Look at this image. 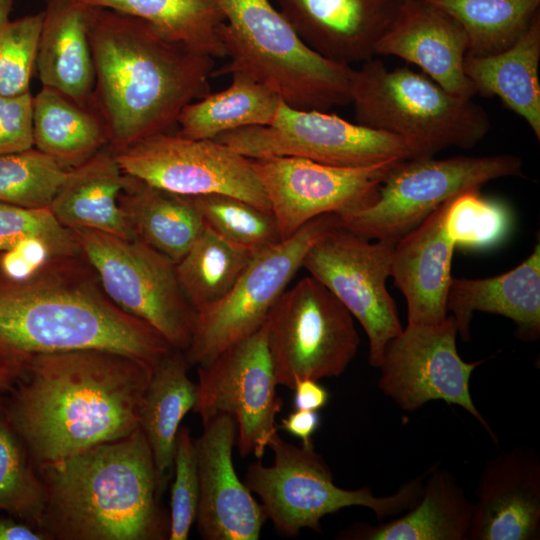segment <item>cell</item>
Returning a JSON list of instances; mask_svg holds the SVG:
<instances>
[{"mask_svg": "<svg viewBox=\"0 0 540 540\" xmlns=\"http://www.w3.org/2000/svg\"><path fill=\"white\" fill-rule=\"evenodd\" d=\"M20 370L0 402L35 466L131 434L152 373L146 363L99 349L35 355Z\"/></svg>", "mask_w": 540, "mask_h": 540, "instance_id": "1", "label": "cell"}, {"mask_svg": "<svg viewBox=\"0 0 540 540\" xmlns=\"http://www.w3.org/2000/svg\"><path fill=\"white\" fill-rule=\"evenodd\" d=\"M86 21L95 68L91 108L115 152L170 132L186 105L210 93L213 57L112 9L86 5Z\"/></svg>", "mask_w": 540, "mask_h": 540, "instance_id": "2", "label": "cell"}, {"mask_svg": "<svg viewBox=\"0 0 540 540\" xmlns=\"http://www.w3.org/2000/svg\"><path fill=\"white\" fill-rule=\"evenodd\" d=\"M4 277L0 358L19 370L32 356L82 349L123 354L153 368L174 349L107 297L81 254L49 258L23 279Z\"/></svg>", "mask_w": 540, "mask_h": 540, "instance_id": "3", "label": "cell"}, {"mask_svg": "<svg viewBox=\"0 0 540 540\" xmlns=\"http://www.w3.org/2000/svg\"><path fill=\"white\" fill-rule=\"evenodd\" d=\"M45 489L40 530L48 540H164L170 518L151 448L128 436L35 466Z\"/></svg>", "mask_w": 540, "mask_h": 540, "instance_id": "4", "label": "cell"}, {"mask_svg": "<svg viewBox=\"0 0 540 540\" xmlns=\"http://www.w3.org/2000/svg\"><path fill=\"white\" fill-rule=\"evenodd\" d=\"M224 21L218 35L228 64L214 75L243 72L297 109L321 110L351 102V65L309 48L270 0H214Z\"/></svg>", "mask_w": 540, "mask_h": 540, "instance_id": "5", "label": "cell"}, {"mask_svg": "<svg viewBox=\"0 0 540 540\" xmlns=\"http://www.w3.org/2000/svg\"><path fill=\"white\" fill-rule=\"evenodd\" d=\"M351 102L356 123L402 138L412 158L449 147L471 149L489 132L487 113L406 67L389 70L374 57L354 69Z\"/></svg>", "mask_w": 540, "mask_h": 540, "instance_id": "6", "label": "cell"}, {"mask_svg": "<svg viewBox=\"0 0 540 540\" xmlns=\"http://www.w3.org/2000/svg\"><path fill=\"white\" fill-rule=\"evenodd\" d=\"M268 447L273 464L265 466L260 459L251 463L244 483L260 497L267 518L285 536L295 537L303 528L321 532L320 520L345 507L369 508L381 520L409 510L422 495L423 476L380 497L369 487L348 490L335 485L332 471L313 446L293 445L276 432Z\"/></svg>", "mask_w": 540, "mask_h": 540, "instance_id": "7", "label": "cell"}, {"mask_svg": "<svg viewBox=\"0 0 540 540\" xmlns=\"http://www.w3.org/2000/svg\"><path fill=\"white\" fill-rule=\"evenodd\" d=\"M522 174V159L511 154L404 159L390 170L375 202L339 216V225L369 240L396 243L459 193Z\"/></svg>", "mask_w": 540, "mask_h": 540, "instance_id": "8", "label": "cell"}, {"mask_svg": "<svg viewBox=\"0 0 540 540\" xmlns=\"http://www.w3.org/2000/svg\"><path fill=\"white\" fill-rule=\"evenodd\" d=\"M71 230L107 297L184 352L192 338L196 310L180 287L175 263L137 238L88 228Z\"/></svg>", "mask_w": 540, "mask_h": 540, "instance_id": "9", "label": "cell"}, {"mask_svg": "<svg viewBox=\"0 0 540 540\" xmlns=\"http://www.w3.org/2000/svg\"><path fill=\"white\" fill-rule=\"evenodd\" d=\"M354 317L319 280L286 289L268 316V349L277 385L342 374L357 354Z\"/></svg>", "mask_w": 540, "mask_h": 540, "instance_id": "10", "label": "cell"}, {"mask_svg": "<svg viewBox=\"0 0 540 540\" xmlns=\"http://www.w3.org/2000/svg\"><path fill=\"white\" fill-rule=\"evenodd\" d=\"M337 214L320 215L292 236L256 253L229 292L196 310L192 338L184 351L190 365H206L267 320L308 250L340 226Z\"/></svg>", "mask_w": 540, "mask_h": 540, "instance_id": "11", "label": "cell"}, {"mask_svg": "<svg viewBox=\"0 0 540 540\" xmlns=\"http://www.w3.org/2000/svg\"><path fill=\"white\" fill-rule=\"evenodd\" d=\"M214 140L250 159L290 156L353 167L412 158L408 144L396 135L283 101L271 124L235 129Z\"/></svg>", "mask_w": 540, "mask_h": 540, "instance_id": "12", "label": "cell"}, {"mask_svg": "<svg viewBox=\"0 0 540 540\" xmlns=\"http://www.w3.org/2000/svg\"><path fill=\"white\" fill-rule=\"evenodd\" d=\"M197 374L193 411L202 423L231 416L240 455L254 453L261 459L278 430L275 417L282 408L268 349V318L256 332L198 366Z\"/></svg>", "mask_w": 540, "mask_h": 540, "instance_id": "13", "label": "cell"}, {"mask_svg": "<svg viewBox=\"0 0 540 540\" xmlns=\"http://www.w3.org/2000/svg\"><path fill=\"white\" fill-rule=\"evenodd\" d=\"M394 245L371 242L338 226L322 236L302 262L361 324L369 342L368 362L375 368L381 365L387 343L403 329L386 287Z\"/></svg>", "mask_w": 540, "mask_h": 540, "instance_id": "14", "label": "cell"}, {"mask_svg": "<svg viewBox=\"0 0 540 540\" xmlns=\"http://www.w3.org/2000/svg\"><path fill=\"white\" fill-rule=\"evenodd\" d=\"M122 171L156 188L184 196L222 194L271 212L247 158L214 139L159 133L116 152Z\"/></svg>", "mask_w": 540, "mask_h": 540, "instance_id": "15", "label": "cell"}, {"mask_svg": "<svg viewBox=\"0 0 540 540\" xmlns=\"http://www.w3.org/2000/svg\"><path fill=\"white\" fill-rule=\"evenodd\" d=\"M401 160L350 167L274 156L251 163L283 240L320 215L341 217L372 205L384 179Z\"/></svg>", "mask_w": 540, "mask_h": 540, "instance_id": "16", "label": "cell"}, {"mask_svg": "<svg viewBox=\"0 0 540 540\" xmlns=\"http://www.w3.org/2000/svg\"><path fill=\"white\" fill-rule=\"evenodd\" d=\"M453 316L433 325H407L385 348L378 385L406 411L429 401L459 405L474 416L496 443L497 436L470 395L473 371L483 361L467 363L459 356Z\"/></svg>", "mask_w": 540, "mask_h": 540, "instance_id": "17", "label": "cell"}, {"mask_svg": "<svg viewBox=\"0 0 540 540\" xmlns=\"http://www.w3.org/2000/svg\"><path fill=\"white\" fill-rule=\"evenodd\" d=\"M203 427L195 440L199 479L197 531L205 540H257L267 515L234 469L235 420L222 414Z\"/></svg>", "mask_w": 540, "mask_h": 540, "instance_id": "18", "label": "cell"}, {"mask_svg": "<svg viewBox=\"0 0 540 540\" xmlns=\"http://www.w3.org/2000/svg\"><path fill=\"white\" fill-rule=\"evenodd\" d=\"M540 538V459L528 446L499 453L477 482L467 540Z\"/></svg>", "mask_w": 540, "mask_h": 540, "instance_id": "19", "label": "cell"}, {"mask_svg": "<svg viewBox=\"0 0 540 540\" xmlns=\"http://www.w3.org/2000/svg\"><path fill=\"white\" fill-rule=\"evenodd\" d=\"M300 39L344 64L365 62L405 0H274Z\"/></svg>", "mask_w": 540, "mask_h": 540, "instance_id": "20", "label": "cell"}, {"mask_svg": "<svg viewBox=\"0 0 540 540\" xmlns=\"http://www.w3.org/2000/svg\"><path fill=\"white\" fill-rule=\"evenodd\" d=\"M468 51V36L455 19L420 0H405L375 55L399 57L450 94L472 99L477 91L464 71Z\"/></svg>", "mask_w": 540, "mask_h": 540, "instance_id": "21", "label": "cell"}, {"mask_svg": "<svg viewBox=\"0 0 540 540\" xmlns=\"http://www.w3.org/2000/svg\"><path fill=\"white\" fill-rule=\"evenodd\" d=\"M447 202L394 245L391 276L406 299L407 325H433L448 315L446 298L456 246L444 227Z\"/></svg>", "mask_w": 540, "mask_h": 540, "instance_id": "22", "label": "cell"}, {"mask_svg": "<svg viewBox=\"0 0 540 540\" xmlns=\"http://www.w3.org/2000/svg\"><path fill=\"white\" fill-rule=\"evenodd\" d=\"M463 341L470 339L475 311L505 316L517 325V336L536 340L540 334V244L521 264L488 278H452L446 298Z\"/></svg>", "mask_w": 540, "mask_h": 540, "instance_id": "23", "label": "cell"}, {"mask_svg": "<svg viewBox=\"0 0 540 540\" xmlns=\"http://www.w3.org/2000/svg\"><path fill=\"white\" fill-rule=\"evenodd\" d=\"M36 66L42 87L91 108L95 68L86 5L78 0H45Z\"/></svg>", "mask_w": 540, "mask_h": 540, "instance_id": "24", "label": "cell"}, {"mask_svg": "<svg viewBox=\"0 0 540 540\" xmlns=\"http://www.w3.org/2000/svg\"><path fill=\"white\" fill-rule=\"evenodd\" d=\"M126 180L116 152L108 145L70 170L50 209L69 229L88 228L135 238L119 205Z\"/></svg>", "mask_w": 540, "mask_h": 540, "instance_id": "25", "label": "cell"}, {"mask_svg": "<svg viewBox=\"0 0 540 540\" xmlns=\"http://www.w3.org/2000/svg\"><path fill=\"white\" fill-rule=\"evenodd\" d=\"M540 12L520 37L504 50L467 54L464 71L477 94L497 96L522 117L540 140Z\"/></svg>", "mask_w": 540, "mask_h": 540, "instance_id": "26", "label": "cell"}, {"mask_svg": "<svg viewBox=\"0 0 540 540\" xmlns=\"http://www.w3.org/2000/svg\"><path fill=\"white\" fill-rule=\"evenodd\" d=\"M474 503L446 469L430 473L419 501L397 519L359 523L341 533L358 540H467Z\"/></svg>", "mask_w": 540, "mask_h": 540, "instance_id": "27", "label": "cell"}, {"mask_svg": "<svg viewBox=\"0 0 540 540\" xmlns=\"http://www.w3.org/2000/svg\"><path fill=\"white\" fill-rule=\"evenodd\" d=\"M119 205L135 238L174 263L186 254L205 226L191 196L156 188L129 175Z\"/></svg>", "mask_w": 540, "mask_h": 540, "instance_id": "28", "label": "cell"}, {"mask_svg": "<svg viewBox=\"0 0 540 540\" xmlns=\"http://www.w3.org/2000/svg\"><path fill=\"white\" fill-rule=\"evenodd\" d=\"M183 351L171 350L153 368L139 405V427L151 448L160 492L173 467L180 424L196 402Z\"/></svg>", "mask_w": 540, "mask_h": 540, "instance_id": "29", "label": "cell"}, {"mask_svg": "<svg viewBox=\"0 0 540 540\" xmlns=\"http://www.w3.org/2000/svg\"><path fill=\"white\" fill-rule=\"evenodd\" d=\"M230 85L186 105L177 119V135L190 139H215L250 126L269 125L282 102L268 86L234 71Z\"/></svg>", "mask_w": 540, "mask_h": 540, "instance_id": "30", "label": "cell"}, {"mask_svg": "<svg viewBox=\"0 0 540 540\" xmlns=\"http://www.w3.org/2000/svg\"><path fill=\"white\" fill-rule=\"evenodd\" d=\"M33 146L67 168H74L109 145L98 113L49 88L33 97Z\"/></svg>", "mask_w": 540, "mask_h": 540, "instance_id": "31", "label": "cell"}, {"mask_svg": "<svg viewBox=\"0 0 540 540\" xmlns=\"http://www.w3.org/2000/svg\"><path fill=\"white\" fill-rule=\"evenodd\" d=\"M142 19L167 39L199 53L225 57L218 28L224 17L214 0H78Z\"/></svg>", "mask_w": 540, "mask_h": 540, "instance_id": "32", "label": "cell"}, {"mask_svg": "<svg viewBox=\"0 0 540 540\" xmlns=\"http://www.w3.org/2000/svg\"><path fill=\"white\" fill-rule=\"evenodd\" d=\"M254 255L205 225L186 254L175 263L180 287L195 310L225 296Z\"/></svg>", "mask_w": 540, "mask_h": 540, "instance_id": "33", "label": "cell"}, {"mask_svg": "<svg viewBox=\"0 0 540 540\" xmlns=\"http://www.w3.org/2000/svg\"><path fill=\"white\" fill-rule=\"evenodd\" d=\"M455 19L469 39L468 54L488 55L513 44L539 13L540 0H420Z\"/></svg>", "mask_w": 540, "mask_h": 540, "instance_id": "34", "label": "cell"}, {"mask_svg": "<svg viewBox=\"0 0 540 540\" xmlns=\"http://www.w3.org/2000/svg\"><path fill=\"white\" fill-rule=\"evenodd\" d=\"M44 508L43 482L0 402V512L40 530Z\"/></svg>", "mask_w": 540, "mask_h": 540, "instance_id": "35", "label": "cell"}, {"mask_svg": "<svg viewBox=\"0 0 540 540\" xmlns=\"http://www.w3.org/2000/svg\"><path fill=\"white\" fill-rule=\"evenodd\" d=\"M71 169L34 146L0 155V202L50 208Z\"/></svg>", "mask_w": 540, "mask_h": 540, "instance_id": "36", "label": "cell"}, {"mask_svg": "<svg viewBox=\"0 0 540 540\" xmlns=\"http://www.w3.org/2000/svg\"><path fill=\"white\" fill-rule=\"evenodd\" d=\"M206 226L227 241L256 254L281 241L272 212L233 196H191Z\"/></svg>", "mask_w": 540, "mask_h": 540, "instance_id": "37", "label": "cell"}, {"mask_svg": "<svg viewBox=\"0 0 540 540\" xmlns=\"http://www.w3.org/2000/svg\"><path fill=\"white\" fill-rule=\"evenodd\" d=\"M13 0H0V94L29 92L44 12L11 19Z\"/></svg>", "mask_w": 540, "mask_h": 540, "instance_id": "38", "label": "cell"}, {"mask_svg": "<svg viewBox=\"0 0 540 540\" xmlns=\"http://www.w3.org/2000/svg\"><path fill=\"white\" fill-rule=\"evenodd\" d=\"M479 190L461 192L447 202L444 227L456 247L489 248L501 242L509 231L507 209L483 197Z\"/></svg>", "mask_w": 540, "mask_h": 540, "instance_id": "39", "label": "cell"}, {"mask_svg": "<svg viewBox=\"0 0 540 540\" xmlns=\"http://www.w3.org/2000/svg\"><path fill=\"white\" fill-rule=\"evenodd\" d=\"M25 240L42 242L52 257L81 254L73 231L63 226L50 208L0 202V251H8Z\"/></svg>", "mask_w": 540, "mask_h": 540, "instance_id": "40", "label": "cell"}, {"mask_svg": "<svg viewBox=\"0 0 540 540\" xmlns=\"http://www.w3.org/2000/svg\"><path fill=\"white\" fill-rule=\"evenodd\" d=\"M174 482L170 500L169 540H186L195 522L199 479L195 440L185 426L179 428L174 455Z\"/></svg>", "mask_w": 540, "mask_h": 540, "instance_id": "41", "label": "cell"}, {"mask_svg": "<svg viewBox=\"0 0 540 540\" xmlns=\"http://www.w3.org/2000/svg\"><path fill=\"white\" fill-rule=\"evenodd\" d=\"M32 105L30 91L13 96L0 94V155L33 147Z\"/></svg>", "mask_w": 540, "mask_h": 540, "instance_id": "42", "label": "cell"}, {"mask_svg": "<svg viewBox=\"0 0 540 540\" xmlns=\"http://www.w3.org/2000/svg\"><path fill=\"white\" fill-rule=\"evenodd\" d=\"M49 258L47 247L37 240H25L4 252L1 268L10 279H23L32 274Z\"/></svg>", "mask_w": 540, "mask_h": 540, "instance_id": "43", "label": "cell"}, {"mask_svg": "<svg viewBox=\"0 0 540 540\" xmlns=\"http://www.w3.org/2000/svg\"><path fill=\"white\" fill-rule=\"evenodd\" d=\"M320 425L317 411L295 409L281 419L280 429L302 440L304 446H313L312 436Z\"/></svg>", "mask_w": 540, "mask_h": 540, "instance_id": "44", "label": "cell"}, {"mask_svg": "<svg viewBox=\"0 0 540 540\" xmlns=\"http://www.w3.org/2000/svg\"><path fill=\"white\" fill-rule=\"evenodd\" d=\"M293 390L295 392V409L318 411L322 409L329 400V392L316 380H299L296 382Z\"/></svg>", "mask_w": 540, "mask_h": 540, "instance_id": "45", "label": "cell"}, {"mask_svg": "<svg viewBox=\"0 0 540 540\" xmlns=\"http://www.w3.org/2000/svg\"><path fill=\"white\" fill-rule=\"evenodd\" d=\"M0 540H48L39 529L10 515H0Z\"/></svg>", "mask_w": 540, "mask_h": 540, "instance_id": "46", "label": "cell"}, {"mask_svg": "<svg viewBox=\"0 0 540 540\" xmlns=\"http://www.w3.org/2000/svg\"><path fill=\"white\" fill-rule=\"evenodd\" d=\"M21 371L0 358V395L7 394L16 383Z\"/></svg>", "mask_w": 540, "mask_h": 540, "instance_id": "47", "label": "cell"}]
</instances>
